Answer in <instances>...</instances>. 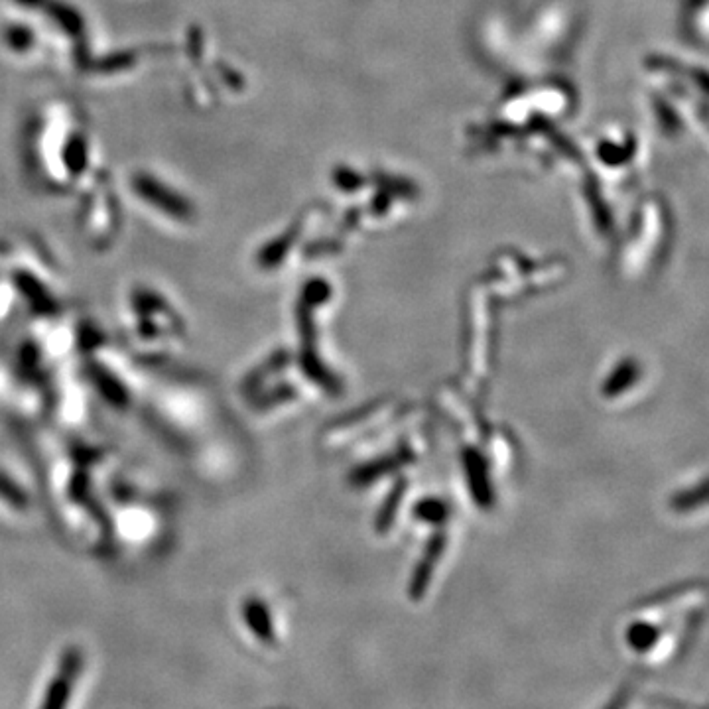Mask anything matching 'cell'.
Listing matches in <instances>:
<instances>
[{
	"label": "cell",
	"instance_id": "6da1fadb",
	"mask_svg": "<svg viewBox=\"0 0 709 709\" xmlns=\"http://www.w3.org/2000/svg\"><path fill=\"white\" fill-rule=\"evenodd\" d=\"M627 700H629V690H623V692H619V694L611 700V704L605 709H623L625 708V704H627Z\"/></svg>",
	"mask_w": 709,
	"mask_h": 709
}]
</instances>
